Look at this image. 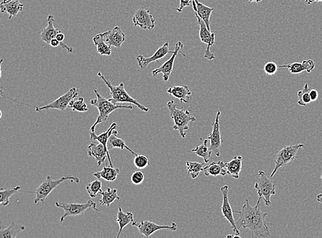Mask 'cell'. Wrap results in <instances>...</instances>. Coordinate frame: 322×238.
I'll list each match as a JSON object with an SVG mask.
<instances>
[{
	"mask_svg": "<svg viewBox=\"0 0 322 238\" xmlns=\"http://www.w3.org/2000/svg\"><path fill=\"white\" fill-rule=\"evenodd\" d=\"M192 152L197 155L204 158V162L207 164L209 162L210 156L212 155V151L210 150L208 145V139L204 141L202 144L198 145L196 148L192 149Z\"/></svg>",
	"mask_w": 322,
	"mask_h": 238,
	"instance_id": "obj_33",
	"label": "cell"
},
{
	"mask_svg": "<svg viewBox=\"0 0 322 238\" xmlns=\"http://www.w3.org/2000/svg\"><path fill=\"white\" fill-rule=\"evenodd\" d=\"M166 107L169 110L170 118L175 123L173 129L178 130L181 137L184 139L186 137L185 130L189 129L190 124L197 120L196 118L192 116L190 111L178 109L174 101L168 102Z\"/></svg>",
	"mask_w": 322,
	"mask_h": 238,
	"instance_id": "obj_3",
	"label": "cell"
},
{
	"mask_svg": "<svg viewBox=\"0 0 322 238\" xmlns=\"http://www.w3.org/2000/svg\"><path fill=\"white\" fill-rule=\"evenodd\" d=\"M226 165L225 163L222 162V161H219V162H213L210 163L209 165L205 166L204 168V174L206 176H214V177H217V176H224L228 175V172H227Z\"/></svg>",
	"mask_w": 322,
	"mask_h": 238,
	"instance_id": "obj_24",
	"label": "cell"
},
{
	"mask_svg": "<svg viewBox=\"0 0 322 238\" xmlns=\"http://www.w3.org/2000/svg\"><path fill=\"white\" fill-rule=\"evenodd\" d=\"M221 114V111H218L215 122L213 124V130L208 137V140H210V145H209L210 150L215 153L216 156H219L221 154V148L223 143L221 129H220L219 120Z\"/></svg>",
	"mask_w": 322,
	"mask_h": 238,
	"instance_id": "obj_13",
	"label": "cell"
},
{
	"mask_svg": "<svg viewBox=\"0 0 322 238\" xmlns=\"http://www.w3.org/2000/svg\"><path fill=\"white\" fill-rule=\"evenodd\" d=\"M221 192L223 195V204L222 207H221L222 217L230 222L235 235L240 236V230H238L237 226H236V221H235L234 215H233L232 207H231L230 201H229L228 186L225 185V186H223L221 188Z\"/></svg>",
	"mask_w": 322,
	"mask_h": 238,
	"instance_id": "obj_14",
	"label": "cell"
},
{
	"mask_svg": "<svg viewBox=\"0 0 322 238\" xmlns=\"http://www.w3.org/2000/svg\"><path fill=\"white\" fill-rule=\"evenodd\" d=\"M318 96H319V94H318V92L316 90H310V99H311L312 102L315 101L316 100H317Z\"/></svg>",
	"mask_w": 322,
	"mask_h": 238,
	"instance_id": "obj_43",
	"label": "cell"
},
{
	"mask_svg": "<svg viewBox=\"0 0 322 238\" xmlns=\"http://www.w3.org/2000/svg\"><path fill=\"white\" fill-rule=\"evenodd\" d=\"M316 199H317V202H319V203H321L322 205V194H318Z\"/></svg>",
	"mask_w": 322,
	"mask_h": 238,
	"instance_id": "obj_47",
	"label": "cell"
},
{
	"mask_svg": "<svg viewBox=\"0 0 322 238\" xmlns=\"http://www.w3.org/2000/svg\"><path fill=\"white\" fill-rule=\"evenodd\" d=\"M94 93L96 94V99H92L90 101V103L92 106L97 107L99 116L97 118L96 122L92 126H91V131H95L96 126L100 123L105 122L109 118V115L113 111L119 109H133L134 107L132 105H122L120 104H114L112 102L109 101V99L103 97L97 90H94Z\"/></svg>",
	"mask_w": 322,
	"mask_h": 238,
	"instance_id": "obj_2",
	"label": "cell"
},
{
	"mask_svg": "<svg viewBox=\"0 0 322 238\" xmlns=\"http://www.w3.org/2000/svg\"><path fill=\"white\" fill-rule=\"evenodd\" d=\"M134 164L138 169L143 170L150 166V161L143 154H138L134 158Z\"/></svg>",
	"mask_w": 322,
	"mask_h": 238,
	"instance_id": "obj_39",
	"label": "cell"
},
{
	"mask_svg": "<svg viewBox=\"0 0 322 238\" xmlns=\"http://www.w3.org/2000/svg\"><path fill=\"white\" fill-rule=\"evenodd\" d=\"M196 18L198 19L199 26H200V37L202 43L207 45L204 57L207 59L212 60L215 59V55L210 51V47L213 46L215 43L216 35L215 33H211L210 30L208 29L207 26L202 19L200 18L198 15L195 14Z\"/></svg>",
	"mask_w": 322,
	"mask_h": 238,
	"instance_id": "obj_10",
	"label": "cell"
},
{
	"mask_svg": "<svg viewBox=\"0 0 322 238\" xmlns=\"http://www.w3.org/2000/svg\"><path fill=\"white\" fill-rule=\"evenodd\" d=\"M320 2H322V0H305V3L307 4V5H311V4L315 3H320Z\"/></svg>",
	"mask_w": 322,
	"mask_h": 238,
	"instance_id": "obj_46",
	"label": "cell"
},
{
	"mask_svg": "<svg viewBox=\"0 0 322 238\" xmlns=\"http://www.w3.org/2000/svg\"><path fill=\"white\" fill-rule=\"evenodd\" d=\"M55 22L54 17L52 15H49L48 16V26L43 28L41 33V40L44 41L47 44L50 45V41L52 39H56L58 33H60V30L58 28L54 27Z\"/></svg>",
	"mask_w": 322,
	"mask_h": 238,
	"instance_id": "obj_21",
	"label": "cell"
},
{
	"mask_svg": "<svg viewBox=\"0 0 322 238\" xmlns=\"http://www.w3.org/2000/svg\"><path fill=\"white\" fill-rule=\"evenodd\" d=\"M24 7V4L21 3L20 0H3L0 5V10L3 13H7L11 20L22 12Z\"/></svg>",
	"mask_w": 322,
	"mask_h": 238,
	"instance_id": "obj_19",
	"label": "cell"
},
{
	"mask_svg": "<svg viewBox=\"0 0 322 238\" xmlns=\"http://www.w3.org/2000/svg\"><path fill=\"white\" fill-rule=\"evenodd\" d=\"M93 41L97 48V52L101 56H111V48L108 45L103 38L102 37L101 34H98L93 38Z\"/></svg>",
	"mask_w": 322,
	"mask_h": 238,
	"instance_id": "obj_32",
	"label": "cell"
},
{
	"mask_svg": "<svg viewBox=\"0 0 322 238\" xmlns=\"http://www.w3.org/2000/svg\"><path fill=\"white\" fill-rule=\"evenodd\" d=\"M226 237L227 238H228V237H232H232H238V238H240V236L236 235H227L226 236Z\"/></svg>",
	"mask_w": 322,
	"mask_h": 238,
	"instance_id": "obj_49",
	"label": "cell"
},
{
	"mask_svg": "<svg viewBox=\"0 0 322 238\" xmlns=\"http://www.w3.org/2000/svg\"><path fill=\"white\" fill-rule=\"evenodd\" d=\"M193 9L195 14L198 15L205 22L208 29L210 30V16L214 11L213 8L203 5L199 0H192Z\"/></svg>",
	"mask_w": 322,
	"mask_h": 238,
	"instance_id": "obj_20",
	"label": "cell"
},
{
	"mask_svg": "<svg viewBox=\"0 0 322 238\" xmlns=\"http://www.w3.org/2000/svg\"><path fill=\"white\" fill-rule=\"evenodd\" d=\"M192 4V0H180L179 7L176 10L179 13L182 12L183 9L187 7H190Z\"/></svg>",
	"mask_w": 322,
	"mask_h": 238,
	"instance_id": "obj_42",
	"label": "cell"
},
{
	"mask_svg": "<svg viewBox=\"0 0 322 238\" xmlns=\"http://www.w3.org/2000/svg\"><path fill=\"white\" fill-rule=\"evenodd\" d=\"M183 48V43L181 42V41H178V42L176 43L175 50H174L173 54H172L171 57H170L166 63L161 65L160 67L157 68V69L152 71V75L153 76H156L159 73H163V80H164L165 82H167L168 79L170 78V74H171L172 71H173L174 64H175V58L177 57V54L180 52L186 57V56H185L182 52H181V49Z\"/></svg>",
	"mask_w": 322,
	"mask_h": 238,
	"instance_id": "obj_12",
	"label": "cell"
},
{
	"mask_svg": "<svg viewBox=\"0 0 322 238\" xmlns=\"http://www.w3.org/2000/svg\"><path fill=\"white\" fill-rule=\"evenodd\" d=\"M60 44H61V42H60V41H58L56 39H52V40L50 41V45L51 46L53 47V48H56V47L60 46Z\"/></svg>",
	"mask_w": 322,
	"mask_h": 238,
	"instance_id": "obj_44",
	"label": "cell"
},
{
	"mask_svg": "<svg viewBox=\"0 0 322 238\" xmlns=\"http://www.w3.org/2000/svg\"><path fill=\"white\" fill-rule=\"evenodd\" d=\"M87 150H88L89 156H94L96 158L98 166H101L102 164L105 162L106 158L107 157L109 165L113 167V163L111 162L110 154L107 152L105 146L99 141H94V142L91 143L87 148Z\"/></svg>",
	"mask_w": 322,
	"mask_h": 238,
	"instance_id": "obj_17",
	"label": "cell"
},
{
	"mask_svg": "<svg viewBox=\"0 0 322 238\" xmlns=\"http://www.w3.org/2000/svg\"><path fill=\"white\" fill-rule=\"evenodd\" d=\"M166 92L170 95L179 99L181 103H188L192 96V92L187 86L172 87L168 89Z\"/></svg>",
	"mask_w": 322,
	"mask_h": 238,
	"instance_id": "obj_22",
	"label": "cell"
},
{
	"mask_svg": "<svg viewBox=\"0 0 322 238\" xmlns=\"http://www.w3.org/2000/svg\"><path fill=\"white\" fill-rule=\"evenodd\" d=\"M102 186L103 185H102L101 181L99 180L94 181L89 183L86 186V190L91 198H96L98 194L102 192Z\"/></svg>",
	"mask_w": 322,
	"mask_h": 238,
	"instance_id": "obj_37",
	"label": "cell"
},
{
	"mask_svg": "<svg viewBox=\"0 0 322 238\" xmlns=\"http://www.w3.org/2000/svg\"><path fill=\"white\" fill-rule=\"evenodd\" d=\"M134 26H139L144 30H153L155 27V19L150 11L145 8L140 7L133 18Z\"/></svg>",
	"mask_w": 322,
	"mask_h": 238,
	"instance_id": "obj_15",
	"label": "cell"
},
{
	"mask_svg": "<svg viewBox=\"0 0 322 238\" xmlns=\"http://www.w3.org/2000/svg\"><path fill=\"white\" fill-rule=\"evenodd\" d=\"M117 130H113L112 134H111V137H109V141H108L107 148L108 150H111L113 148H120L121 150L123 149H126V150L130 151L134 155L137 156V153L132 150L130 147L127 146L125 141L122 139L117 137Z\"/></svg>",
	"mask_w": 322,
	"mask_h": 238,
	"instance_id": "obj_27",
	"label": "cell"
},
{
	"mask_svg": "<svg viewBox=\"0 0 322 238\" xmlns=\"http://www.w3.org/2000/svg\"><path fill=\"white\" fill-rule=\"evenodd\" d=\"M98 75L103 79L104 82L107 85V88L109 89L110 94H111V98H109V101L114 104H133V105H136V107H138L140 110L144 111V112H149V108L140 104L137 100L134 99L127 93L126 90H125L124 83H121L119 86H113L112 83L109 79L106 78L105 76L102 74L101 72H98Z\"/></svg>",
	"mask_w": 322,
	"mask_h": 238,
	"instance_id": "obj_4",
	"label": "cell"
},
{
	"mask_svg": "<svg viewBox=\"0 0 322 238\" xmlns=\"http://www.w3.org/2000/svg\"><path fill=\"white\" fill-rule=\"evenodd\" d=\"M321 179H322V175L321 176Z\"/></svg>",
	"mask_w": 322,
	"mask_h": 238,
	"instance_id": "obj_50",
	"label": "cell"
},
{
	"mask_svg": "<svg viewBox=\"0 0 322 238\" xmlns=\"http://www.w3.org/2000/svg\"><path fill=\"white\" fill-rule=\"evenodd\" d=\"M132 225L137 227L140 233L145 235L147 238H149L152 234L159 230L169 229L170 231H174L177 229V225L175 222H172L170 225H159L152 221L143 220L140 221V223L134 221Z\"/></svg>",
	"mask_w": 322,
	"mask_h": 238,
	"instance_id": "obj_11",
	"label": "cell"
},
{
	"mask_svg": "<svg viewBox=\"0 0 322 238\" xmlns=\"http://www.w3.org/2000/svg\"><path fill=\"white\" fill-rule=\"evenodd\" d=\"M22 186H16L14 188L4 189L0 190V204L2 206H7L10 203V198L18 191L22 190Z\"/></svg>",
	"mask_w": 322,
	"mask_h": 238,
	"instance_id": "obj_34",
	"label": "cell"
},
{
	"mask_svg": "<svg viewBox=\"0 0 322 238\" xmlns=\"http://www.w3.org/2000/svg\"><path fill=\"white\" fill-rule=\"evenodd\" d=\"M185 164H186L187 174L190 175L192 179L198 178L204 168V163H199L196 162H186Z\"/></svg>",
	"mask_w": 322,
	"mask_h": 238,
	"instance_id": "obj_35",
	"label": "cell"
},
{
	"mask_svg": "<svg viewBox=\"0 0 322 238\" xmlns=\"http://www.w3.org/2000/svg\"><path fill=\"white\" fill-rule=\"evenodd\" d=\"M261 200L262 198H259L256 205L252 207L250 205L249 200L246 199L241 210L234 211L235 213L239 214V219L236 222L238 229L240 230V228H249L253 238H267L271 235L268 226L271 224L266 222L268 213L261 210Z\"/></svg>",
	"mask_w": 322,
	"mask_h": 238,
	"instance_id": "obj_1",
	"label": "cell"
},
{
	"mask_svg": "<svg viewBox=\"0 0 322 238\" xmlns=\"http://www.w3.org/2000/svg\"><path fill=\"white\" fill-rule=\"evenodd\" d=\"M315 63L312 60H303L302 63H293L288 65H280L279 67H287L290 72L293 74L302 73L306 71V72H311L312 69L315 68Z\"/></svg>",
	"mask_w": 322,
	"mask_h": 238,
	"instance_id": "obj_23",
	"label": "cell"
},
{
	"mask_svg": "<svg viewBox=\"0 0 322 238\" xmlns=\"http://www.w3.org/2000/svg\"><path fill=\"white\" fill-rule=\"evenodd\" d=\"M69 108L73 109V111H79V112H86L89 110L88 105L84 102V98L81 97L75 101V99L70 103Z\"/></svg>",
	"mask_w": 322,
	"mask_h": 238,
	"instance_id": "obj_38",
	"label": "cell"
},
{
	"mask_svg": "<svg viewBox=\"0 0 322 238\" xmlns=\"http://www.w3.org/2000/svg\"><path fill=\"white\" fill-rule=\"evenodd\" d=\"M105 42L110 46L120 48L126 39V35L119 26H115L112 30L101 33Z\"/></svg>",
	"mask_w": 322,
	"mask_h": 238,
	"instance_id": "obj_18",
	"label": "cell"
},
{
	"mask_svg": "<svg viewBox=\"0 0 322 238\" xmlns=\"http://www.w3.org/2000/svg\"><path fill=\"white\" fill-rule=\"evenodd\" d=\"M117 222L119 224V231L116 236L117 238L120 237L121 233H122V230L126 225H128L130 223H133L134 222V213L132 212L125 213L122 211V209L121 207H119L118 212L117 214Z\"/></svg>",
	"mask_w": 322,
	"mask_h": 238,
	"instance_id": "obj_28",
	"label": "cell"
},
{
	"mask_svg": "<svg viewBox=\"0 0 322 238\" xmlns=\"http://www.w3.org/2000/svg\"><path fill=\"white\" fill-rule=\"evenodd\" d=\"M26 229L25 226L19 225L12 222L7 228H1L0 230V237L1 238H15L21 232Z\"/></svg>",
	"mask_w": 322,
	"mask_h": 238,
	"instance_id": "obj_30",
	"label": "cell"
},
{
	"mask_svg": "<svg viewBox=\"0 0 322 238\" xmlns=\"http://www.w3.org/2000/svg\"><path fill=\"white\" fill-rule=\"evenodd\" d=\"M100 194L102 196L101 199L100 200V205L102 206L105 205L109 207L115 200H120V197L117 195L116 189L108 188L105 192L102 191Z\"/></svg>",
	"mask_w": 322,
	"mask_h": 238,
	"instance_id": "obj_31",
	"label": "cell"
},
{
	"mask_svg": "<svg viewBox=\"0 0 322 238\" xmlns=\"http://www.w3.org/2000/svg\"><path fill=\"white\" fill-rule=\"evenodd\" d=\"M304 147V144L300 143V144L286 145L282 148L276 154V158H275V168L270 175L271 178L276 175L280 168L284 167L293 162L296 158L299 150Z\"/></svg>",
	"mask_w": 322,
	"mask_h": 238,
	"instance_id": "obj_7",
	"label": "cell"
},
{
	"mask_svg": "<svg viewBox=\"0 0 322 238\" xmlns=\"http://www.w3.org/2000/svg\"><path fill=\"white\" fill-rule=\"evenodd\" d=\"M278 67H279L275 62L269 61L265 64L263 69L267 75H272L277 72Z\"/></svg>",
	"mask_w": 322,
	"mask_h": 238,
	"instance_id": "obj_40",
	"label": "cell"
},
{
	"mask_svg": "<svg viewBox=\"0 0 322 238\" xmlns=\"http://www.w3.org/2000/svg\"><path fill=\"white\" fill-rule=\"evenodd\" d=\"M120 173V170L119 168H113L109 165L105 166L101 171L96 172L93 175L98 179H103L109 182H113L116 180Z\"/></svg>",
	"mask_w": 322,
	"mask_h": 238,
	"instance_id": "obj_25",
	"label": "cell"
},
{
	"mask_svg": "<svg viewBox=\"0 0 322 238\" xmlns=\"http://www.w3.org/2000/svg\"><path fill=\"white\" fill-rule=\"evenodd\" d=\"M310 89L308 87L307 83L304 85L302 90L299 91L297 93L298 96V101L297 104L301 107H306L308 104L311 103V99L310 97Z\"/></svg>",
	"mask_w": 322,
	"mask_h": 238,
	"instance_id": "obj_36",
	"label": "cell"
},
{
	"mask_svg": "<svg viewBox=\"0 0 322 238\" xmlns=\"http://www.w3.org/2000/svg\"><path fill=\"white\" fill-rule=\"evenodd\" d=\"M131 180H132V182L134 185L138 186V185L141 184L145 181V175L141 171L135 172V173L133 174Z\"/></svg>",
	"mask_w": 322,
	"mask_h": 238,
	"instance_id": "obj_41",
	"label": "cell"
},
{
	"mask_svg": "<svg viewBox=\"0 0 322 238\" xmlns=\"http://www.w3.org/2000/svg\"><path fill=\"white\" fill-rule=\"evenodd\" d=\"M242 158L241 156H235L228 163H225L228 175L233 178L238 179L242 170Z\"/></svg>",
	"mask_w": 322,
	"mask_h": 238,
	"instance_id": "obj_29",
	"label": "cell"
},
{
	"mask_svg": "<svg viewBox=\"0 0 322 238\" xmlns=\"http://www.w3.org/2000/svg\"><path fill=\"white\" fill-rule=\"evenodd\" d=\"M255 176L257 179L254 188L257 190L259 198H263L265 205L270 206L272 205L271 197L276 194L277 181L272 180L271 177H268V174L263 171H259Z\"/></svg>",
	"mask_w": 322,
	"mask_h": 238,
	"instance_id": "obj_6",
	"label": "cell"
},
{
	"mask_svg": "<svg viewBox=\"0 0 322 238\" xmlns=\"http://www.w3.org/2000/svg\"><path fill=\"white\" fill-rule=\"evenodd\" d=\"M117 128H119V126L117 125V123L113 122L111 126L108 128L107 131L104 132V133L100 134L99 135H96L95 131H90V139L92 141H98L101 143L109 154V150H108L107 148L108 141H109V137H111L113 130H117Z\"/></svg>",
	"mask_w": 322,
	"mask_h": 238,
	"instance_id": "obj_26",
	"label": "cell"
},
{
	"mask_svg": "<svg viewBox=\"0 0 322 238\" xmlns=\"http://www.w3.org/2000/svg\"><path fill=\"white\" fill-rule=\"evenodd\" d=\"M68 180H70L71 182H75L77 184L80 183V179L76 175H65L58 179H54L52 176L48 175L46 179L38 187L37 190L33 192L36 196L34 200L35 203L37 204L39 202L44 203L49 194L52 193V191L59 186L62 183Z\"/></svg>",
	"mask_w": 322,
	"mask_h": 238,
	"instance_id": "obj_5",
	"label": "cell"
},
{
	"mask_svg": "<svg viewBox=\"0 0 322 238\" xmlns=\"http://www.w3.org/2000/svg\"><path fill=\"white\" fill-rule=\"evenodd\" d=\"M79 92L77 88L70 89L68 92L60 96L56 101L52 102L48 105L43 106V107H35V110L37 112L44 110H50V109H56V110L65 111L66 109L69 108L70 103L77 97Z\"/></svg>",
	"mask_w": 322,
	"mask_h": 238,
	"instance_id": "obj_9",
	"label": "cell"
},
{
	"mask_svg": "<svg viewBox=\"0 0 322 238\" xmlns=\"http://www.w3.org/2000/svg\"><path fill=\"white\" fill-rule=\"evenodd\" d=\"M55 206L64 210V214L60 218V222H64L66 217L78 216L83 215L89 209H92L96 211H98L97 204L90 200L85 203H62L55 202Z\"/></svg>",
	"mask_w": 322,
	"mask_h": 238,
	"instance_id": "obj_8",
	"label": "cell"
},
{
	"mask_svg": "<svg viewBox=\"0 0 322 238\" xmlns=\"http://www.w3.org/2000/svg\"><path fill=\"white\" fill-rule=\"evenodd\" d=\"M56 39L62 43V41H64V39H65V35L60 32V33H58V35H56Z\"/></svg>",
	"mask_w": 322,
	"mask_h": 238,
	"instance_id": "obj_45",
	"label": "cell"
},
{
	"mask_svg": "<svg viewBox=\"0 0 322 238\" xmlns=\"http://www.w3.org/2000/svg\"><path fill=\"white\" fill-rule=\"evenodd\" d=\"M247 1H249V3H253V2L256 3H260L263 1V0H247Z\"/></svg>",
	"mask_w": 322,
	"mask_h": 238,
	"instance_id": "obj_48",
	"label": "cell"
},
{
	"mask_svg": "<svg viewBox=\"0 0 322 238\" xmlns=\"http://www.w3.org/2000/svg\"><path fill=\"white\" fill-rule=\"evenodd\" d=\"M173 52L169 50V43H165L162 46H161L158 50L155 52V54L150 57H145L143 55H138L136 57L137 60L138 66H139L140 69L138 71H143L145 69V68L147 67L152 62L156 61L159 62L160 59L164 58L165 56L167 55L168 54H173Z\"/></svg>",
	"mask_w": 322,
	"mask_h": 238,
	"instance_id": "obj_16",
	"label": "cell"
}]
</instances>
